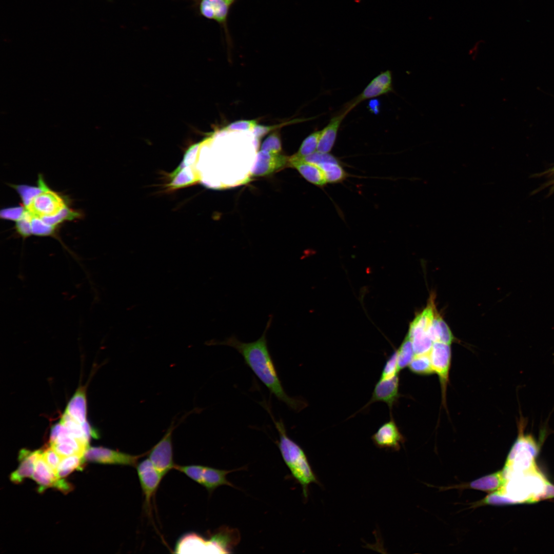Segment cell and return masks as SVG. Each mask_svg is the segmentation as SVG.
<instances>
[{
	"label": "cell",
	"instance_id": "1",
	"mask_svg": "<svg viewBox=\"0 0 554 554\" xmlns=\"http://www.w3.org/2000/svg\"><path fill=\"white\" fill-rule=\"evenodd\" d=\"M272 319L273 316L270 315L263 334L256 341L243 342L235 335H232L222 341H211L210 344L227 346L237 350L242 356L246 365L271 394L290 409L299 412L305 408L307 404L302 399L290 397L285 392L268 348L267 333L271 325Z\"/></svg>",
	"mask_w": 554,
	"mask_h": 554
},
{
	"label": "cell",
	"instance_id": "2",
	"mask_svg": "<svg viewBox=\"0 0 554 554\" xmlns=\"http://www.w3.org/2000/svg\"><path fill=\"white\" fill-rule=\"evenodd\" d=\"M279 435L278 443L281 454L292 476L301 485L304 498L308 496V487L311 483L320 484L303 449L287 433L282 420H276L269 409L266 407Z\"/></svg>",
	"mask_w": 554,
	"mask_h": 554
},
{
	"label": "cell",
	"instance_id": "3",
	"mask_svg": "<svg viewBox=\"0 0 554 554\" xmlns=\"http://www.w3.org/2000/svg\"><path fill=\"white\" fill-rule=\"evenodd\" d=\"M527 420L522 414L517 420L518 437L508 454L503 469L504 473H523L535 469L534 460L538 454L541 442L534 436L526 433Z\"/></svg>",
	"mask_w": 554,
	"mask_h": 554
},
{
	"label": "cell",
	"instance_id": "4",
	"mask_svg": "<svg viewBox=\"0 0 554 554\" xmlns=\"http://www.w3.org/2000/svg\"><path fill=\"white\" fill-rule=\"evenodd\" d=\"M144 500V508L148 515L152 510V500L164 477L148 458L141 461L135 467Z\"/></svg>",
	"mask_w": 554,
	"mask_h": 554
},
{
	"label": "cell",
	"instance_id": "5",
	"mask_svg": "<svg viewBox=\"0 0 554 554\" xmlns=\"http://www.w3.org/2000/svg\"><path fill=\"white\" fill-rule=\"evenodd\" d=\"M173 425V423L171 424L161 440L147 452L148 459L163 477L175 465L172 443Z\"/></svg>",
	"mask_w": 554,
	"mask_h": 554
},
{
	"label": "cell",
	"instance_id": "6",
	"mask_svg": "<svg viewBox=\"0 0 554 554\" xmlns=\"http://www.w3.org/2000/svg\"><path fill=\"white\" fill-rule=\"evenodd\" d=\"M147 453L132 455L108 448L92 447L88 448L84 458L87 461L100 464L136 467L138 460Z\"/></svg>",
	"mask_w": 554,
	"mask_h": 554
},
{
	"label": "cell",
	"instance_id": "7",
	"mask_svg": "<svg viewBox=\"0 0 554 554\" xmlns=\"http://www.w3.org/2000/svg\"><path fill=\"white\" fill-rule=\"evenodd\" d=\"M42 452L36 461L32 477L38 485V491L42 492L48 488L53 487L64 493L70 492L73 489L72 485L59 478L51 469L44 460Z\"/></svg>",
	"mask_w": 554,
	"mask_h": 554
},
{
	"label": "cell",
	"instance_id": "8",
	"mask_svg": "<svg viewBox=\"0 0 554 554\" xmlns=\"http://www.w3.org/2000/svg\"><path fill=\"white\" fill-rule=\"evenodd\" d=\"M429 354L433 371L439 375L443 398L445 399L451 358L450 345L433 342Z\"/></svg>",
	"mask_w": 554,
	"mask_h": 554
},
{
	"label": "cell",
	"instance_id": "9",
	"mask_svg": "<svg viewBox=\"0 0 554 554\" xmlns=\"http://www.w3.org/2000/svg\"><path fill=\"white\" fill-rule=\"evenodd\" d=\"M66 206L64 199L48 188L37 195L26 209L32 215L42 217L54 215Z\"/></svg>",
	"mask_w": 554,
	"mask_h": 554
},
{
	"label": "cell",
	"instance_id": "10",
	"mask_svg": "<svg viewBox=\"0 0 554 554\" xmlns=\"http://www.w3.org/2000/svg\"><path fill=\"white\" fill-rule=\"evenodd\" d=\"M399 377L397 374L387 378H380L375 385L369 401L361 409L363 410L376 402H384L388 405L391 415L392 408L400 397L399 392Z\"/></svg>",
	"mask_w": 554,
	"mask_h": 554
},
{
	"label": "cell",
	"instance_id": "11",
	"mask_svg": "<svg viewBox=\"0 0 554 554\" xmlns=\"http://www.w3.org/2000/svg\"><path fill=\"white\" fill-rule=\"evenodd\" d=\"M355 106L349 102L330 118L328 124L321 130L317 151L330 153L337 137L341 123L348 113Z\"/></svg>",
	"mask_w": 554,
	"mask_h": 554
},
{
	"label": "cell",
	"instance_id": "12",
	"mask_svg": "<svg viewBox=\"0 0 554 554\" xmlns=\"http://www.w3.org/2000/svg\"><path fill=\"white\" fill-rule=\"evenodd\" d=\"M373 444L379 448L398 451L404 441L395 421L391 419L382 425L372 436Z\"/></svg>",
	"mask_w": 554,
	"mask_h": 554
},
{
	"label": "cell",
	"instance_id": "13",
	"mask_svg": "<svg viewBox=\"0 0 554 554\" xmlns=\"http://www.w3.org/2000/svg\"><path fill=\"white\" fill-rule=\"evenodd\" d=\"M393 91L392 73L390 70H386L374 77L361 93L351 101L357 106L364 101L374 98Z\"/></svg>",
	"mask_w": 554,
	"mask_h": 554
},
{
	"label": "cell",
	"instance_id": "14",
	"mask_svg": "<svg viewBox=\"0 0 554 554\" xmlns=\"http://www.w3.org/2000/svg\"><path fill=\"white\" fill-rule=\"evenodd\" d=\"M289 157L281 153H273L261 150L257 154L251 174L254 176L270 174L289 165Z\"/></svg>",
	"mask_w": 554,
	"mask_h": 554
},
{
	"label": "cell",
	"instance_id": "15",
	"mask_svg": "<svg viewBox=\"0 0 554 554\" xmlns=\"http://www.w3.org/2000/svg\"><path fill=\"white\" fill-rule=\"evenodd\" d=\"M289 165L295 168L303 177L314 185L323 187L327 183L323 171L314 163L291 156L289 157Z\"/></svg>",
	"mask_w": 554,
	"mask_h": 554
},
{
	"label": "cell",
	"instance_id": "16",
	"mask_svg": "<svg viewBox=\"0 0 554 554\" xmlns=\"http://www.w3.org/2000/svg\"><path fill=\"white\" fill-rule=\"evenodd\" d=\"M42 450L33 451L22 450L19 454L20 463L17 468L10 476V480L14 483H19L27 478H32L36 461Z\"/></svg>",
	"mask_w": 554,
	"mask_h": 554
},
{
	"label": "cell",
	"instance_id": "17",
	"mask_svg": "<svg viewBox=\"0 0 554 554\" xmlns=\"http://www.w3.org/2000/svg\"><path fill=\"white\" fill-rule=\"evenodd\" d=\"M215 550L221 553L215 543L210 538L208 540L203 538L197 534L191 533L182 537L175 546V552H193L196 550Z\"/></svg>",
	"mask_w": 554,
	"mask_h": 554
},
{
	"label": "cell",
	"instance_id": "18",
	"mask_svg": "<svg viewBox=\"0 0 554 554\" xmlns=\"http://www.w3.org/2000/svg\"><path fill=\"white\" fill-rule=\"evenodd\" d=\"M243 468L232 470H223L205 466L202 475V486L209 493H212L220 486L226 485L232 487L235 486L227 479V475L232 472L240 470Z\"/></svg>",
	"mask_w": 554,
	"mask_h": 554
},
{
	"label": "cell",
	"instance_id": "19",
	"mask_svg": "<svg viewBox=\"0 0 554 554\" xmlns=\"http://www.w3.org/2000/svg\"><path fill=\"white\" fill-rule=\"evenodd\" d=\"M503 470L485 476L469 484L472 489L491 492L502 489L507 482Z\"/></svg>",
	"mask_w": 554,
	"mask_h": 554
},
{
	"label": "cell",
	"instance_id": "20",
	"mask_svg": "<svg viewBox=\"0 0 554 554\" xmlns=\"http://www.w3.org/2000/svg\"><path fill=\"white\" fill-rule=\"evenodd\" d=\"M66 412L81 424L86 421V400L85 391L79 389L69 401Z\"/></svg>",
	"mask_w": 554,
	"mask_h": 554
},
{
	"label": "cell",
	"instance_id": "21",
	"mask_svg": "<svg viewBox=\"0 0 554 554\" xmlns=\"http://www.w3.org/2000/svg\"><path fill=\"white\" fill-rule=\"evenodd\" d=\"M318 166L324 172L327 183H339L344 181L349 175L342 166L339 160L323 162Z\"/></svg>",
	"mask_w": 554,
	"mask_h": 554
},
{
	"label": "cell",
	"instance_id": "22",
	"mask_svg": "<svg viewBox=\"0 0 554 554\" xmlns=\"http://www.w3.org/2000/svg\"><path fill=\"white\" fill-rule=\"evenodd\" d=\"M410 338L415 355L429 353L433 344L427 332L409 328L407 334Z\"/></svg>",
	"mask_w": 554,
	"mask_h": 554
},
{
	"label": "cell",
	"instance_id": "23",
	"mask_svg": "<svg viewBox=\"0 0 554 554\" xmlns=\"http://www.w3.org/2000/svg\"><path fill=\"white\" fill-rule=\"evenodd\" d=\"M38 186H33L27 185H12L13 187L18 193L26 208L33 199L42 192L48 188L42 176H38Z\"/></svg>",
	"mask_w": 554,
	"mask_h": 554
},
{
	"label": "cell",
	"instance_id": "24",
	"mask_svg": "<svg viewBox=\"0 0 554 554\" xmlns=\"http://www.w3.org/2000/svg\"><path fill=\"white\" fill-rule=\"evenodd\" d=\"M85 460L84 456L73 454L63 457L58 467L57 475L60 478L67 477L75 469L82 468Z\"/></svg>",
	"mask_w": 554,
	"mask_h": 554
},
{
	"label": "cell",
	"instance_id": "25",
	"mask_svg": "<svg viewBox=\"0 0 554 554\" xmlns=\"http://www.w3.org/2000/svg\"><path fill=\"white\" fill-rule=\"evenodd\" d=\"M213 10V19L223 28L227 36L229 32L227 28V18L230 5L225 0H210Z\"/></svg>",
	"mask_w": 554,
	"mask_h": 554
},
{
	"label": "cell",
	"instance_id": "26",
	"mask_svg": "<svg viewBox=\"0 0 554 554\" xmlns=\"http://www.w3.org/2000/svg\"><path fill=\"white\" fill-rule=\"evenodd\" d=\"M410 371L418 374H430L434 373L429 353L414 355L408 365Z\"/></svg>",
	"mask_w": 554,
	"mask_h": 554
},
{
	"label": "cell",
	"instance_id": "27",
	"mask_svg": "<svg viewBox=\"0 0 554 554\" xmlns=\"http://www.w3.org/2000/svg\"><path fill=\"white\" fill-rule=\"evenodd\" d=\"M321 132V130L315 131L308 135L302 142L298 152L292 156L301 159L316 151Z\"/></svg>",
	"mask_w": 554,
	"mask_h": 554
},
{
	"label": "cell",
	"instance_id": "28",
	"mask_svg": "<svg viewBox=\"0 0 554 554\" xmlns=\"http://www.w3.org/2000/svg\"><path fill=\"white\" fill-rule=\"evenodd\" d=\"M397 351V366L399 372L408 366L415 354L412 342L407 335Z\"/></svg>",
	"mask_w": 554,
	"mask_h": 554
},
{
	"label": "cell",
	"instance_id": "29",
	"mask_svg": "<svg viewBox=\"0 0 554 554\" xmlns=\"http://www.w3.org/2000/svg\"><path fill=\"white\" fill-rule=\"evenodd\" d=\"M80 216V213L77 211L71 209L66 206L54 215L41 218L47 224L56 226L64 221L72 220Z\"/></svg>",
	"mask_w": 554,
	"mask_h": 554
},
{
	"label": "cell",
	"instance_id": "30",
	"mask_svg": "<svg viewBox=\"0 0 554 554\" xmlns=\"http://www.w3.org/2000/svg\"><path fill=\"white\" fill-rule=\"evenodd\" d=\"M447 328L448 325L436 312L428 329V333L433 342H441Z\"/></svg>",
	"mask_w": 554,
	"mask_h": 554
},
{
	"label": "cell",
	"instance_id": "31",
	"mask_svg": "<svg viewBox=\"0 0 554 554\" xmlns=\"http://www.w3.org/2000/svg\"><path fill=\"white\" fill-rule=\"evenodd\" d=\"M55 226L45 223L41 217L32 215L31 219L32 234L37 236H53L55 233Z\"/></svg>",
	"mask_w": 554,
	"mask_h": 554
},
{
	"label": "cell",
	"instance_id": "32",
	"mask_svg": "<svg viewBox=\"0 0 554 554\" xmlns=\"http://www.w3.org/2000/svg\"><path fill=\"white\" fill-rule=\"evenodd\" d=\"M205 466L201 465H179L175 464L174 469L184 473L191 479L202 485V475Z\"/></svg>",
	"mask_w": 554,
	"mask_h": 554
},
{
	"label": "cell",
	"instance_id": "33",
	"mask_svg": "<svg viewBox=\"0 0 554 554\" xmlns=\"http://www.w3.org/2000/svg\"><path fill=\"white\" fill-rule=\"evenodd\" d=\"M261 150L273 153H281L282 145L279 133L274 132L268 135L263 141Z\"/></svg>",
	"mask_w": 554,
	"mask_h": 554
},
{
	"label": "cell",
	"instance_id": "34",
	"mask_svg": "<svg viewBox=\"0 0 554 554\" xmlns=\"http://www.w3.org/2000/svg\"><path fill=\"white\" fill-rule=\"evenodd\" d=\"M32 215L27 209L21 218L16 221V232L23 239H26L32 234Z\"/></svg>",
	"mask_w": 554,
	"mask_h": 554
},
{
	"label": "cell",
	"instance_id": "35",
	"mask_svg": "<svg viewBox=\"0 0 554 554\" xmlns=\"http://www.w3.org/2000/svg\"><path fill=\"white\" fill-rule=\"evenodd\" d=\"M42 454L46 463L57 474L58 467L62 457L51 446L43 451Z\"/></svg>",
	"mask_w": 554,
	"mask_h": 554
},
{
	"label": "cell",
	"instance_id": "36",
	"mask_svg": "<svg viewBox=\"0 0 554 554\" xmlns=\"http://www.w3.org/2000/svg\"><path fill=\"white\" fill-rule=\"evenodd\" d=\"M399 373L397 366V351H395L387 360L380 378H390Z\"/></svg>",
	"mask_w": 554,
	"mask_h": 554
},
{
	"label": "cell",
	"instance_id": "37",
	"mask_svg": "<svg viewBox=\"0 0 554 554\" xmlns=\"http://www.w3.org/2000/svg\"><path fill=\"white\" fill-rule=\"evenodd\" d=\"M27 209L24 206H19L2 209L0 211L1 219L17 221L23 215Z\"/></svg>",
	"mask_w": 554,
	"mask_h": 554
},
{
	"label": "cell",
	"instance_id": "38",
	"mask_svg": "<svg viewBox=\"0 0 554 554\" xmlns=\"http://www.w3.org/2000/svg\"><path fill=\"white\" fill-rule=\"evenodd\" d=\"M258 125L255 120H240L233 122L227 126L224 130L226 131L247 130L254 129Z\"/></svg>",
	"mask_w": 554,
	"mask_h": 554
},
{
	"label": "cell",
	"instance_id": "39",
	"mask_svg": "<svg viewBox=\"0 0 554 554\" xmlns=\"http://www.w3.org/2000/svg\"><path fill=\"white\" fill-rule=\"evenodd\" d=\"M554 498V485L546 481L543 492L540 496V500Z\"/></svg>",
	"mask_w": 554,
	"mask_h": 554
},
{
	"label": "cell",
	"instance_id": "40",
	"mask_svg": "<svg viewBox=\"0 0 554 554\" xmlns=\"http://www.w3.org/2000/svg\"><path fill=\"white\" fill-rule=\"evenodd\" d=\"M274 128L257 125L254 128V133L258 137H259Z\"/></svg>",
	"mask_w": 554,
	"mask_h": 554
},
{
	"label": "cell",
	"instance_id": "41",
	"mask_svg": "<svg viewBox=\"0 0 554 554\" xmlns=\"http://www.w3.org/2000/svg\"><path fill=\"white\" fill-rule=\"evenodd\" d=\"M225 1H226V2H227L228 3V4H229L230 5H232V4H233V3H234V2H235V1H236V0H225Z\"/></svg>",
	"mask_w": 554,
	"mask_h": 554
},
{
	"label": "cell",
	"instance_id": "42",
	"mask_svg": "<svg viewBox=\"0 0 554 554\" xmlns=\"http://www.w3.org/2000/svg\"><path fill=\"white\" fill-rule=\"evenodd\" d=\"M549 172H550L551 174L554 175V168H553Z\"/></svg>",
	"mask_w": 554,
	"mask_h": 554
}]
</instances>
